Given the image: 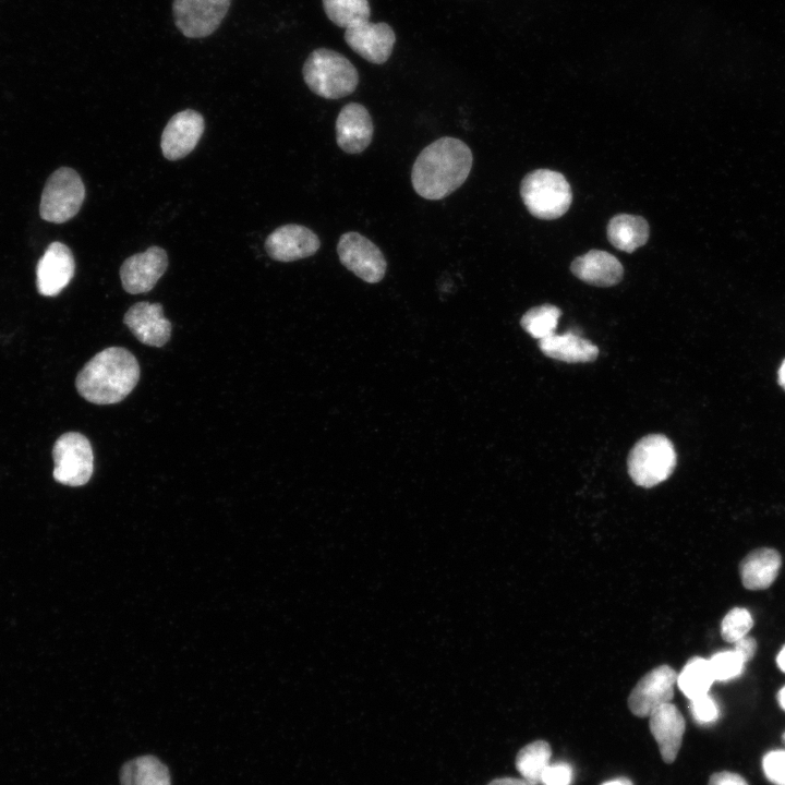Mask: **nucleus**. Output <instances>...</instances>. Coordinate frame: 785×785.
<instances>
[{"label": "nucleus", "instance_id": "1", "mask_svg": "<svg viewBox=\"0 0 785 785\" xmlns=\"http://www.w3.org/2000/svg\"><path fill=\"white\" fill-rule=\"evenodd\" d=\"M472 153L459 138L444 136L427 145L416 157L411 182L421 197L437 201L459 189L472 168Z\"/></svg>", "mask_w": 785, "mask_h": 785}, {"label": "nucleus", "instance_id": "2", "mask_svg": "<svg viewBox=\"0 0 785 785\" xmlns=\"http://www.w3.org/2000/svg\"><path fill=\"white\" fill-rule=\"evenodd\" d=\"M140 379L135 357L121 347H109L95 354L75 379L77 392L95 404L122 401Z\"/></svg>", "mask_w": 785, "mask_h": 785}, {"label": "nucleus", "instance_id": "3", "mask_svg": "<svg viewBox=\"0 0 785 785\" xmlns=\"http://www.w3.org/2000/svg\"><path fill=\"white\" fill-rule=\"evenodd\" d=\"M302 73L307 87L326 99L346 97L359 84V73L351 61L328 48L313 50L303 64Z\"/></svg>", "mask_w": 785, "mask_h": 785}, {"label": "nucleus", "instance_id": "4", "mask_svg": "<svg viewBox=\"0 0 785 785\" xmlns=\"http://www.w3.org/2000/svg\"><path fill=\"white\" fill-rule=\"evenodd\" d=\"M520 194L531 215L540 219H556L566 214L572 202V191L565 177L550 169H536L521 181Z\"/></svg>", "mask_w": 785, "mask_h": 785}, {"label": "nucleus", "instance_id": "5", "mask_svg": "<svg viewBox=\"0 0 785 785\" xmlns=\"http://www.w3.org/2000/svg\"><path fill=\"white\" fill-rule=\"evenodd\" d=\"M676 461L673 443L665 435L651 434L642 437L630 450L628 473L637 485L649 488L668 479Z\"/></svg>", "mask_w": 785, "mask_h": 785}, {"label": "nucleus", "instance_id": "6", "mask_svg": "<svg viewBox=\"0 0 785 785\" xmlns=\"http://www.w3.org/2000/svg\"><path fill=\"white\" fill-rule=\"evenodd\" d=\"M84 198L85 186L78 173L61 167L50 174L43 190L40 216L49 222H65L78 213Z\"/></svg>", "mask_w": 785, "mask_h": 785}, {"label": "nucleus", "instance_id": "7", "mask_svg": "<svg viewBox=\"0 0 785 785\" xmlns=\"http://www.w3.org/2000/svg\"><path fill=\"white\" fill-rule=\"evenodd\" d=\"M55 462L53 478L69 486H82L92 478L94 471L93 448L81 433L68 432L56 440L52 448Z\"/></svg>", "mask_w": 785, "mask_h": 785}, {"label": "nucleus", "instance_id": "8", "mask_svg": "<svg viewBox=\"0 0 785 785\" xmlns=\"http://www.w3.org/2000/svg\"><path fill=\"white\" fill-rule=\"evenodd\" d=\"M340 263L369 283L381 281L387 263L379 247L359 232L343 233L337 244Z\"/></svg>", "mask_w": 785, "mask_h": 785}, {"label": "nucleus", "instance_id": "9", "mask_svg": "<svg viewBox=\"0 0 785 785\" xmlns=\"http://www.w3.org/2000/svg\"><path fill=\"white\" fill-rule=\"evenodd\" d=\"M231 0H173L172 14L177 28L188 38H204L220 25Z\"/></svg>", "mask_w": 785, "mask_h": 785}, {"label": "nucleus", "instance_id": "10", "mask_svg": "<svg viewBox=\"0 0 785 785\" xmlns=\"http://www.w3.org/2000/svg\"><path fill=\"white\" fill-rule=\"evenodd\" d=\"M677 674L668 665H660L645 674L633 687L628 698L630 711L645 717L664 703L671 702Z\"/></svg>", "mask_w": 785, "mask_h": 785}, {"label": "nucleus", "instance_id": "11", "mask_svg": "<svg viewBox=\"0 0 785 785\" xmlns=\"http://www.w3.org/2000/svg\"><path fill=\"white\" fill-rule=\"evenodd\" d=\"M168 266V256L164 249L149 246L145 252L128 257L120 267L123 289L131 293L150 291Z\"/></svg>", "mask_w": 785, "mask_h": 785}, {"label": "nucleus", "instance_id": "12", "mask_svg": "<svg viewBox=\"0 0 785 785\" xmlns=\"http://www.w3.org/2000/svg\"><path fill=\"white\" fill-rule=\"evenodd\" d=\"M204 128V118L195 110L186 109L173 114L161 134L162 155L168 160L185 157L197 145Z\"/></svg>", "mask_w": 785, "mask_h": 785}, {"label": "nucleus", "instance_id": "13", "mask_svg": "<svg viewBox=\"0 0 785 785\" xmlns=\"http://www.w3.org/2000/svg\"><path fill=\"white\" fill-rule=\"evenodd\" d=\"M321 240L310 228L289 224L276 228L265 241L268 256L279 262H293L314 255Z\"/></svg>", "mask_w": 785, "mask_h": 785}, {"label": "nucleus", "instance_id": "14", "mask_svg": "<svg viewBox=\"0 0 785 785\" xmlns=\"http://www.w3.org/2000/svg\"><path fill=\"white\" fill-rule=\"evenodd\" d=\"M75 261L71 250L61 242L49 244L37 263L36 285L41 295L55 297L71 281Z\"/></svg>", "mask_w": 785, "mask_h": 785}, {"label": "nucleus", "instance_id": "15", "mask_svg": "<svg viewBox=\"0 0 785 785\" xmlns=\"http://www.w3.org/2000/svg\"><path fill=\"white\" fill-rule=\"evenodd\" d=\"M347 45L371 63L383 64L391 56L396 35L384 22H365L345 31Z\"/></svg>", "mask_w": 785, "mask_h": 785}, {"label": "nucleus", "instance_id": "16", "mask_svg": "<svg viewBox=\"0 0 785 785\" xmlns=\"http://www.w3.org/2000/svg\"><path fill=\"white\" fill-rule=\"evenodd\" d=\"M124 324L142 343L162 347L171 335V323L160 303L137 302L124 314Z\"/></svg>", "mask_w": 785, "mask_h": 785}, {"label": "nucleus", "instance_id": "17", "mask_svg": "<svg viewBox=\"0 0 785 785\" xmlns=\"http://www.w3.org/2000/svg\"><path fill=\"white\" fill-rule=\"evenodd\" d=\"M336 141L348 154H360L371 144L374 125L369 110L361 104L345 105L336 119Z\"/></svg>", "mask_w": 785, "mask_h": 785}, {"label": "nucleus", "instance_id": "18", "mask_svg": "<svg viewBox=\"0 0 785 785\" xmlns=\"http://www.w3.org/2000/svg\"><path fill=\"white\" fill-rule=\"evenodd\" d=\"M649 717L650 730L659 745L663 760L666 763L674 762L686 728L684 716L674 704L668 702L653 710Z\"/></svg>", "mask_w": 785, "mask_h": 785}, {"label": "nucleus", "instance_id": "19", "mask_svg": "<svg viewBox=\"0 0 785 785\" xmlns=\"http://www.w3.org/2000/svg\"><path fill=\"white\" fill-rule=\"evenodd\" d=\"M570 269L580 280L597 287L617 285L624 275L621 263L611 253L601 250H591L578 256L571 263Z\"/></svg>", "mask_w": 785, "mask_h": 785}, {"label": "nucleus", "instance_id": "20", "mask_svg": "<svg viewBox=\"0 0 785 785\" xmlns=\"http://www.w3.org/2000/svg\"><path fill=\"white\" fill-rule=\"evenodd\" d=\"M781 566L782 557L773 548L762 547L750 552L739 565L744 587L749 590L769 588L777 578Z\"/></svg>", "mask_w": 785, "mask_h": 785}, {"label": "nucleus", "instance_id": "21", "mask_svg": "<svg viewBox=\"0 0 785 785\" xmlns=\"http://www.w3.org/2000/svg\"><path fill=\"white\" fill-rule=\"evenodd\" d=\"M539 347L546 357L568 363L591 362L599 355L595 345L571 330L541 339Z\"/></svg>", "mask_w": 785, "mask_h": 785}, {"label": "nucleus", "instance_id": "22", "mask_svg": "<svg viewBox=\"0 0 785 785\" xmlns=\"http://www.w3.org/2000/svg\"><path fill=\"white\" fill-rule=\"evenodd\" d=\"M649 225L641 216L619 214L607 225L608 241L618 250L632 253L649 239Z\"/></svg>", "mask_w": 785, "mask_h": 785}, {"label": "nucleus", "instance_id": "23", "mask_svg": "<svg viewBox=\"0 0 785 785\" xmlns=\"http://www.w3.org/2000/svg\"><path fill=\"white\" fill-rule=\"evenodd\" d=\"M119 778L121 785H171L167 765L150 754L126 761L120 770Z\"/></svg>", "mask_w": 785, "mask_h": 785}, {"label": "nucleus", "instance_id": "24", "mask_svg": "<svg viewBox=\"0 0 785 785\" xmlns=\"http://www.w3.org/2000/svg\"><path fill=\"white\" fill-rule=\"evenodd\" d=\"M552 749L545 740H536L520 749L516 757V769L521 778L540 784L541 776L551 763Z\"/></svg>", "mask_w": 785, "mask_h": 785}, {"label": "nucleus", "instance_id": "25", "mask_svg": "<svg viewBox=\"0 0 785 785\" xmlns=\"http://www.w3.org/2000/svg\"><path fill=\"white\" fill-rule=\"evenodd\" d=\"M709 660L692 657L677 675V685L688 699H695L709 693L714 683Z\"/></svg>", "mask_w": 785, "mask_h": 785}, {"label": "nucleus", "instance_id": "26", "mask_svg": "<svg viewBox=\"0 0 785 785\" xmlns=\"http://www.w3.org/2000/svg\"><path fill=\"white\" fill-rule=\"evenodd\" d=\"M327 17L345 29L369 22V0H322Z\"/></svg>", "mask_w": 785, "mask_h": 785}, {"label": "nucleus", "instance_id": "27", "mask_svg": "<svg viewBox=\"0 0 785 785\" xmlns=\"http://www.w3.org/2000/svg\"><path fill=\"white\" fill-rule=\"evenodd\" d=\"M561 311L553 304L530 309L521 317L522 328L533 338L541 340L555 334Z\"/></svg>", "mask_w": 785, "mask_h": 785}, {"label": "nucleus", "instance_id": "28", "mask_svg": "<svg viewBox=\"0 0 785 785\" xmlns=\"http://www.w3.org/2000/svg\"><path fill=\"white\" fill-rule=\"evenodd\" d=\"M753 626L751 614L741 607L732 608L723 618L721 633L725 641L735 643L746 637Z\"/></svg>", "mask_w": 785, "mask_h": 785}, {"label": "nucleus", "instance_id": "29", "mask_svg": "<svg viewBox=\"0 0 785 785\" xmlns=\"http://www.w3.org/2000/svg\"><path fill=\"white\" fill-rule=\"evenodd\" d=\"M709 664L714 680L727 681L742 673L745 662L734 650H728L714 654Z\"/></svg>", "mask_w": 785, "mask_h": 785}, {"label": "nucleus", "instance_id": "30", "mask_svg": "<svg viewBox=\"0 0 785 785\" xmlns=\"http://www.w3.org/2000/svg\"><path fill=\"white\" fill-rule=\"evenodd\" d=\"M690 711L696 722L702 725L713 724L720 716L718 704L709 693L690 699Z\"/></svg>", "mask_w": 785, "mask_h": 785}, {"label": "nucleus", "instance_id": "31", "mask_svg": "<svg viewBox=\"0 0 785 785\" xmlns=\"http://www.w3.org/2000/svg\"><path fill=\"white\" fill-rule=\"evenodd\" d=\"M766 778L774 785H785V750H773L762 759Z\"/></svg>", "mask_w": 785, "mask_h": 785}, {"label": "nucleus", "instance_id": "32", "mask_svg": "<svg viewBox=\"0 0 785 785\" xmlns=\"http://www.w3.org/2000/svg\"><path fill=\"white\" fill-rule=\"evenodd\" d=\"M573 771L567 762L550 763L544 770L540 783L542 785H570Z\"/></svg>", "mask_w": 785, "mask_h": 785}, {"label": "nucleus", "instance_id": "33", "mask_svg": "<svg viewBox=\"0 0 785 785\" xmlns=\"http://www.w3.org/2000/svg\"><path fill=\"white\" fill-rule=\"evenodd\" d=\"M734 651L747 663L756 654L757 642L752 637L746 636L735 642Z\"/></svg>", "mask_w": 785, "mask_h": 785}, {"label": "nucleus", "instance_id": "34", "mask_svg": "<svg viewBox=\"0 0 785 785\" xmlns=\"http://www.w3.org/2000/svg\"><path fill=\"white\" fill-rule=\"evenodd\" d=\"M709 785H748V783L736 773L723 771L714 773L709 780Z\"/></svg>", "mask_w": 785, "mask_h": 785}, {"label": "nucleus", "instance_id": "35", "mask_svg": "<svg viewBox=\"0 0 785 785\" xmlns=\"http://www.w3.org/2000/svg\"><path fill=\"white\" fill-rule=\"evenodd\" d=\"M488 785H535L524 781L523 778L502 777L493 780Z\"/></svg>", "mask_w": 785, "mask_h": 785}, {"label": "nucleus", "instance_id": "36", "mask_svg": "<svg viewBox=\"0 0 785 785\" xmlns=\"http://www.w3.org/2000/svg\"><path fill=\"white\" fill-rule=\"evenodd\" d=\"M777 383L785 390V359L782 361L777 371Z\"/></svg>", "mask_w": 785, "mask_h": 785}, {"label": "nucleus", "instance_id": "37", "mask_svg": "<svg viewBox=\"0 0 785 785\" xmlns=\"http://www.w3.org/2000/svg\"><path fill=\"white\" fill-rule=\"evenodd\" d=\"M601 785H633V784L629 778L617 777V778L604 782Z\"/></svg>", "mask_w": 785, "mask_h": 785}, {"label": "nucleus", "instance_id": "38", "mask_svg": "<svg viewBox=\"0 0 785 785\" xmlns=\"http://www.w3.org/2000/svg\"><path fill=\"white\" fill-rule=\"evenodd\" d=\"M778 668L785 673V645L782 648L776 657Z\"/></svg>", "mask_w": 785, "mask_h": 785}, {"label": "nucleus", "instance_id": "39", "mask_svg": "<svg viewBox=\"0 0 785 785\" xmlns=\"http://www.w3.org/2000/svg\"><path fill=\"white\" fill-rule=\"evenodd\" d=\"M777 701L781 708L785 711V686L778 691Z\"/></svg>", "mask_w": 785, "mask_h": 785}, {"label": "nucleus", "instance_id": "40", "mask_svg": "<svg viewBox=\"0 0 785 785\" xmlns=\"http://www.w3.org/2000/svg\"><path fill=\"white\" fill-rule=\"evenodd\" d=\"M783 740H784V742H785V733H784V735H783Z\"/></svg>", "mask_w": 785, "mask_h": 785}]
</instances>
